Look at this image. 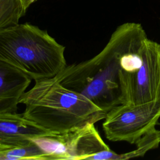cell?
Instances as JSON below:
<instances>
[{
	"mask_svg": "<svg viewBox=\"0 0 160 160\" xmlns=\"http://www.w3.org/2000/svg\"><path fill=\"white\" fill-rule=\"evenodd\" d=\"M146 38L141 24L124 23L116 29L99 53L78 64L66 65L55 78L107 113L122 104L120 74L123 58L138 50Z\"/></svg>",
	"mask_w": 160,
	"mask_h": 160,
	"instance_id": "obj_1",
	"label": "cell"
},
{
	"mask_svg": "<svg viewBox=\"0 0 160 160\" xmlns=\"http://www.w3.org/2000/svg\"><path fill=\"white\" fill-rule=\"evenodd\" d=\"M159 144L160 131L154 127L136 142V149L132 151L118 154L111 149L104 150L89 156L86 160H127L143 157L148 151L158 148Z\"/></svg>",
	"mask_w": 160,
	"mask_h": 160,
	"instance_id": "obj_9",
	"label": "cell"
},
{
	"mask_svg": "<svg viewBox=\"0 0 160 160\" xmlns=\"http://www.w3.org/2000/svg\"><path fill=\"white\" fill-rule=\"evenodd\" d=\"M139 53L141 62L135 71H121L122 104H141L160 98V44L147 38Z\"/></svg>",
	"mask_w": 160,
	"mask_h": 160,
	"instance_id": "obj_5",
	"label": "cell"
},
{
	"mask_svg": "<svg viewBox=\"0 0 160 160\" xmlns=\"http://www.w3.org/2000/svg\"><path fill=\"white\" fill-rule=\"evenodd\" d=\"M37 0H0V29L19 24L29 6Z\"/></svg>",
	"mask_w": 160,
	"mask_h": 160,
	"instance_id": "obj_10",
	"label": "cell"
},
{
	"mask_svg": "<svg viewBox=\"0 0 160 160\" xmlns=\"http://www.w3.org/2000/svg\"><path fill=\"white\" fill-rule=\"evenodd\" d=\"M51 133L24 118L22 114H0V151L29 145L32 139Z\"/></svg>",
	"mask_w": 160,
	"mask_h": 160,
	"instance_id": "obj_7",
	"label": "cell"
},
{
	"mask_svg": "<svg viewBox=\"0 0 160 160\" xmlns=\"http://www.w3.org/2000/svg\"><path fill=\"white\" fill-rule=\"evenodd\" d=\"M19 104L26 106L23 117L45 130L61 133L104 119L106 113L83 95L61 85L55 78L35 81Z\"/></svg>",
	"mask_w": 160,
	"mask_h": 160,
	"instance_id": "obj_2",
	"label": "cell"
},
{
	"mask_svg": "<svg viewBox=\"0 0 160 160\" xmlns=\"http://www.w3.org/2000/svg\"><path fill=\"white\" fill-rule=\"evenodd\" d=\"M31 80L16 68L0 61V114L17 112L19 99Z\"/></svg>",
	"mask_w": 160,
	"mask_h": 160,
	"instance_id": "obj_8",
	"label": "cell"
},
{
	"mask_svg": "<svg viewBox=\"0 0 160 160\" xmlns=\"http://www.w3.org/2000/svg\"><path fill=\"white\" fill-rule=\"evenodd\" d=\"M48 160L47 154L34 141L29 145L0 151V160Z\"/></svg>",
	"mask_w": 160,
	"mask_h": 160,
	"instance_id": "obj_11",
	"label": "cell"
},
{
	"mask_svg": "<svg viewBox=\"0 0 160 160\" xmlns=\"http://www.w3.org/2000/svg\"><path fill=\"white\" fill-rule=\"evenodd\" d=\"M64 51L46 31L31 24L0 29V61L34 81L54 78L66 66Z\"/></svg>",
	"mask_w": 160,
	"mask_h": 160,
	"instance_id": "obj_3",
	"label": "cell"
},
{
	"mask_svg": "<svg viewBox=\"0 0 160 160\" xmlns=\"http://www.w3.org/2000/svg\"><path fill=\"white\" fill-rule=\"evenodd\" d=\"M159 118L160 98L141 104H121L106 113L102 129L111 141L136 144L156 126Z\"/></svg>",
	"mask_w": 160,
	"mask_h": 160,
	"instance_id": "obj_4",
	"label": "cell"
},
{
	"mask_svg": "<svg viewBox=\"0 0 160 160\" xmlns=\"http://www.w3.org/2000/svg\"><path fill=\"white\" fill-rule=\"evenodd\" d=\"M32 141L47 154L48 160H86L94 154L110 149L93 123L61 133L52 132Z\"/></svg>",
	"mask_w": 160,
	"mask_h": 160,
	"instance_id": "obj_6",
	"label": "cell"
}]
</instances>
